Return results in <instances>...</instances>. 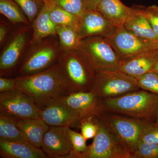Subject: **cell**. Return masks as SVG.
I'll list each match as a JSON object with an SVG mask.
<instances>
[{
  "label": "cell",
  "mask_w": 158,
  "mask_h": 158,
  "mask_svg": "<svg viewBox=\"0 0 158 158\" xmlns=\"http://www.w3.org/2000/svg\"><path fill=\"white\" fill-rule=\"evenodd\" d=\"M14 80L15 88L33 99L40 109L69 94L57 63L40 72Z\"/></svg>",
  "instance_id": "cell-1"
},
{
  "label": "cell",
  "mask_w": 158,
  "mask_h": 158,
  "mask_svg": "<svg viewBox=\"0 0 158 158\" xmlns=\"http://www.w3.org/2000/svg\"><path fill=\"white\" fill-rule=\"evenodd\" d=\"M103 111L154 123L158 114V96L141 89L117 97L100 100Z\"/></svg>",
  "instance_id": "cell-2"
},
{
  "label": "cell",
  "mask_w": 158,
  "mask_h": 158,
  "mask_svg": "<svg viewBox=\"0 0 158 158\" xmlns=\"http://www.w3.org/2000/svg\"><path fill=\"white\" fill-rule=\"evenodd\" d=\"M57 63L69 94L91 91L96 73L78 51L61 49Z\"/></svg>",
  "instance_id": "cell-3"
},
{
  "label": "cell",
  "mask_w": 158,
  "mask_h": 158,
  "mask_svg": "<svg viewBox=\"0 0 158 158\" xmlns=\"http://www.w3.org/2000/svg\"><path fill=\"white\" fill-rule=\"evenodd\" d=\"M132 152L142 135L155 123L103 111L96 117Z\"/></svg>",
  "instance_id": "cell-4"
},
{
  "label": "cell",
  "mask_w": 158,
  "mask_h": 158,
  "mask_svg": "<svg viewBox=\"0 0 158 158\" xmlns=\"http://www.w3.org/2000/svg\"><path fill=\"white\" fill-rule=\"evenodd\" d=\"M77 51L96 73L119 70L121 61L106 37L83 38Z\"/></svg>",
  "instance_id": "cell-5"
},
{
  "label": "cell",
  "mask_w": 158,
  "mask_h": 158,
  "mask_svg": "<svg viewBox=\"0 0 158 158\" xmlns=\"http://www.w3.org/2000/svg\"><path fill=\"white\" fill-rule=\"evenodd\" d=\"M98 130L92 144L83 153L70 154L69 158H133L132 152L97 118Z\"/></svg>",
  "instance_id": "cell-6"
},
{
  "label": "cell",
  "mask_w": 158,
  "mask_h": 158,
  "mask_svg": "<svg viewBox=\"0 0 158 158\" xmlns=\"http://www.w3.org/2000/svg\"><path fill=\"white\" fill-rule=\"evenodd\" d=\"M50 37L31 45V48L22 61L19 76L38 73L56 64L61 51L60 44L55 38Z\"/></svg>",
  "instance_id": "cell-7"
},
{
  "label": "cell",
  "mask_w": 158,
  "mask_h": 158,
  "mask_svg": "<svg viewBox=\"0 0 158 158\" xmlns=\"http://www.w3.org/2000/svg\"><path fill=\"white\" fill-rule=\"evenodd\" d=\"M140 89L137 79L118 70L96 73L90 91L99 99L103 100Z\"/></svg>",
  "instance_id": "cell-8"
},
{
  "label": "cell",
  "mask_w": 158,
  "mask_h": 158,
  "mask_svg": "<svg viewBox=\"0 0 158 158\" xmlns=\"http://www.w3.org/2000/svg\"><path fill=\"white\" fill-rule=\"evenodd\" d=\"M40 109L33 99L15 88L0 93V114L21 118H40Z\"/></svg>",
  "instance_id": "cell-9"
},
{
  "label": "cell",
  "mask_w": 158,
  "mask_h": 158,
  "mask_svg": "<svg viewBox=\"0 0 158 158\" xmlns=\"http://www.w3.org/2000/svg\"><path fill=\"white\" fill-rule=\"evenodd\" d=\"M120 61L131 59L147 51L157 48L158 44L138 37L122 27L106 37Z\"/></svg>",
  "instance_id": "cell-10"
},
{
  "label": "cell",
  "mask_w": 158,
  "mask_h": 158,
  "mask_svg": "<svg viewBox=\"0 0 158 158\" xmlns=\"http://www.w3.org/2000/svg\"><path fill=\"white\" fill-rule=\"evenodd\" d=\"M29 26L26 25L15 31L3 49L0 56L1 77L11 73L19 63L30 38Z\"/></svg>",
  "instance_id": "cell-11"
},
{
  "label": "cell",
  "mask_w": 158,
  "mask_h": 158,
  "mask_svg": "<svg viewBox=\"0 0 158 158\" xmlns=\"http://www.w3.org/2000/svg\"><path fill=\"white\" fill-rule=\"evenodd\" d=\"M56 102L64 105L77 113L81 122L92 120L103 112L100 99L91 91L70 93Z\"/></svg>",
  "instance_id": "cell-12"
},
{
  "label": "cell",
  "mask_w": 158,
  "mask_h": 158,
  "mask_svg": "<svg viewBox=\"0 0 158 158\" xmlns=\"http://www.w3.org/2000/svg\"><path fill=\"white\" fill-rule=\"evenodd\" d=\"M69 127L50 126L44 136L41 149L48 158H69L73 150Z\"/></svg>",
  "instance_id": "cell-13"
},
{
  "label": "cell",
  "mask_w": 158,
  "mask_h": 158,
  "mask_svg": "<svg viewBox=\"0 0 158 158\" xmlns=\"http://www.w3.org/2000/svg\"><path fill=\"white\" fill-rule=\"evenodd\" d=\"M118 28L97 10L86 9L80 17L78 34L81 39L93 36L109 37Z\"/></svg>",
  "instance_id": "cell-14"
},
{
  "label": "cell",
  "mask_w": 158,
  "mask_h": 158,
  "mask_svg": "<svg viewBox=\"0 0 158 158\" xmlns=\"http://www.w3.org/2000/svg\"><path fill=\"white\" fill-rule=\"evenodd\" d=\"M40 117L49 126L80 127L81 123L77 113L57 102L40 109Z\"/></svg>",
  "instance_id": "cell-15"
},
{
  "label": "cell",
  "mask_w": 158,
  "mask_h": 158,
  "mask_svg": "<svg viewBox=\"0 0 158 158\" xmlns=\"http://www.w3.org/2000/svg\"><path fill=\"white\" fill-rule=\"evenodd\" d=\"M157 49L147 51L131 59L121 61L119 70L136 79L147 73L152 72L158 60Z\"/></svg>",
  "instance_id": "cell-16"
},
{
  "label": "cell",
  "mask_w": 158,
  "mask_h": 158,
  "mask_svg": "<svg viewBox=\"0 0 158 158\" xmlns=\"http://www.w3.org/2000/svg\"><path fill=\"white\" fill-rule=\"evenodd\" d=\"M0 157L47 158L41 148L27 141L0 139Z\"/></svg>",
  "instance_id": "cell-17"
},
{
  "label": "cell",
  "mask_w": 158,
  "mask_h": 158,
  "mask_svg": "<svg viewBox=\"0 0 158 158\" xmlns=\"http://www.w3.org/2000/svg\"><path fill=\"white\" fill-rule=\"evenodd\" d=\"M133 11L125 23V28L138 37L158 44V35L137 6L132 7Z\"/></svg>",
  "instance_id": "cell-18"
},
{
  "label": "cell",
  "mask_w": 158,
  "mask_h": 158,
  "mask_svg": "<svg viewBox=\"0 0 158 158\" xmlns=\"http://www.w3.org/2000/svg\"><path fill=\"white\" fill-rule=\"evenodd\" d=\"M97 10L117 27L124 26L133 8L126 6L120 0H102Z\"/></svg>",
  "instance_id": "cell-19"
},
{
  "label": "cell",
  "mask_w": 158,
  "mask_h": 158,
  "mask_svg": "<svg viewBox=\"0 0 158 158\" xmlns=\"http://www.w3.org/2000/svg\"><path fill=\"white\" fill-rule=\"evenodd\" d=\"M15 121L26 140L35 147L41 148L44 136L49 126L40 118H15Z\"/></svg>",
  "instance_id": "cell-20"
},
{
  "label": "cell",
  "mask_w": 158,
  "mask_h": 158,
  "mask_svg": "<svg viewBox=\"0 0 158 158\" xmlns=\"http://www.w3.org/2000/svg\"><path fill=\"white\" fill-rule=\"evenodd\" d=\"M33 35L30 41L34 44L50 36L56 35L57 25L50 17L49 10L46 0L41 10L32 23Z\"/></svg>",
  "instance_id": "cell-21"
},
{
  "label": "cell",
  "mask_w": 158,
  "mask_h": 158,
  "mask_svg": "<svg viewBox=\"0 0 158 158\" xmlns=\"http://www.w3.org/2000/svg\"><path fill=\"white\" fill-rule=\"evenodd\" d=\"M49 10L50 17L57 26H65L76 29L78 32L80 18L54 5L49 0H46Z\"/></svg>",
  "instance_id": "cell-22"
},
{
  "label": "cell",
  "mask_w": 158,
  "mask_h": 158,
  "mask_svg": "<svg viewBox=\"0 0 158 158\" xmlns=\"http://www.w3.org/2000/svg\"><path fill=\"white\" fill-rule=\"evenodd\" d=\"M56 35L59 37L61 49L77 50L81 39L76 29L68 26H57Z\"/></svg>",
  "instance_id": "cell-23"
},
{
  "label": "cell",
  "mask_w": 158,
  "mask_h": 158,
  "mask_svg": "<svg viewBox=\"0 0 158 158\" xmlns=\"http://www.w3.org/2000/svg\"><path fill=\"white\" fill-rule=\"evenodd\" d=\"M0 12L14 24L23 23L31 26L22 9L13 0H0Z\"/></svg>",
  "instance_id": "cell-24"
},
{
  "label": "cell",
  "mask_w": 158,
  "mask_h": 158,
  "mask_svg": "<svg viewBox=\"0 0 158 158\" xmlns=\"http://www.w3.org/2000/svg\"><path fill=\"white\" fill-rule=\"evenodd\" d=\"M0 139L28 142L21 131L15 118L0 114Z\"/></svg>",
  "instance_id": "cell-25"
},
{
  "label": "cell",
  "mask_w": 158,
  "mask_h": 158,
  "mask_svg": "<svg viewBox=\"0 0 158 158\" xmlns=\"http://www.w3.org/2000/svg\"><path fill=\"white\" fill-rule=\"evenodd\" d=\"M22 9L31 24L37 17L44 0H13Z\"/></svg>",
  "instance_id": "cell-26"
},
{
  "label": "cell",
  "mask_w": 158,
  "mask_h": 158,
  "mask_svg": "<svg viewBox=\"0 0 158 158\" xmlns=\"http://www.w3.org/2000/svg\"><path fill=\"white\" fill-rule=\"evenodd\" d=\"M51 2L74 15L77 17H81L86 10L85 0H49Z\"/></svg>",
  "instance_id": "cell-27"
},
{
  "label": "cell",
  "mask_w": 158,
  "mask_h": 158,
  "mask_svg": "<svg viewBox=\"0 0 158 158\" xmlns=\"http://www.w3.org/2000/svg\"><path fill=\"white\" fill-rule=\"evenodd\" d=\"M138 86L141 90H147L158 96V75L150 72L137 78Z\"/></svg>",
  "instance_id": "cell-28"
},
{
  "label": "cell",
  "mask_w": 158,
  "mask_h": 158,
  "mask_svg": "<svg viewBox=\"0 0 158 158\" xmlns=\"http://www.w3.org/2000/svg\"><path fill=\"white\" fill-rule=\"evenodd\" d=\"M133 158H158V144L140 142L133 152Z\"/></svg>",
  "instance_id": "cell-29"
},
{
  "label": "cell",
  "mask_w": 158,
  "mask_h": 158,
  "mask_svg": "<svg viewBox=\"0 0 158 158\" xmlns=\"http://www.w3.org/2000/svg\"><path fill=\"white\" fill-rule=\"evenodd\" d=\"M69 134L73 145V150L70 154H81L88 150V146L86 144V140L81 134L69 129Z\"/></svg>",
  "instance_id": "cell-30"
},
{
  "label": "cell",
  "mask_w": 158,
  "mask_h": 158,
  "mask_svg": "<svg viewBox=\"0 0 158 158\" xmlns=\"http://www.w3.org/2000/svg\"><path fill=\"white\" fill-rule=\"evenodd\" d=\"M137 7L149 22L156 34L158 35V6L153 5L148 7Z\"/></svg>",
  "instance_id": "cell-31"
},
{
  "label": "cell",
  "mask_w": 158,
  "mask_h": 158,
  "mask_svg": "<svg viewBox=\"0 0 158 158\" xmlns=\"http://www.w3.org/2000/svg\"><path fill=\"white\" fill-rule=\"evenodd\" d=\"M82 135L86 140L94 138L97 133L98 126L94 120H85L81 122L80 126Z\"/></svg>",
  "instance_id": "cell-32"
},
{
  "label": "cell",
  "mask_w": 158,
  "mask_h": 158,
  "mask_svg": "<svg viewBox=\"0 0 158 158\" xmlns=\"http://www.w3.org/2000/svg\"><path fill=\"white\" fill-rule=\"evenodd\" d=\"M140 142L158 144V127L154 124L149 128L142 135Z\"/></svg>",
  "instance_id": "cell-33"
},
{
  "label": "cell",
  "mask_w": 158,
  "mask_h": 158,
  "mask_svg": "<svg viewBox=\"0 0 158 158\" xmlns=\"http://www.w3.org/2000/svg\"><path fill=\"white\" fill-rule=\"evenodd\" d=\"M14 79L7 78L3 77H0V93L7 92L15 89Z\"/></svg>",
  "instance_id": "cell-34"
},
{
  "label": "cell",
  "mask_w": 158,
  "mask_h": 158,
  "mask_svg": "<svg viewBox=\"0 0 158 158\" xmlns=\"http://www.w3.org/2000/svg\"><path fill=\"white\" fill-rule=\"evenodd\" d=\"M10 29V24L6 21L1 19L0 23V44L1 46L6 42Z\"/></svg>",
  "instance_id": "cell-35"
},
{
  "label": "cell",
  "mask_w": 158,
  "mask_h": 158,
  "mask_svg": "<svg viewBox=\"0 0 158 158\" xmlns=\"http://www.w3.org/2000/svg\"><path fill=\"white\" fill-rule=\"evenodd\" d=\"M102 0H85V8L87 10H97Z\"/></svg>",
  "instance_id": "cell-36"
},
{
  "label": "cell",
  "mask_w": 158,
  "mask_h": 158,
  "mask_svg": "<svg viewBox=\"0 0 158 158\" xmlns=\"http://www.w3.org/2000/svg\"><path fill=\"white\" fill-rule=\"evenodd\" d=\"M152 72H154L156 73L158 75V61H157L156 62Z\"/></svg>",
  "instance_id": "cell-37"
},
{
  "label": "cell",
  "mask_w": 158,
  "mask_h": 158,
  "mask_svg": "<svg viewBox=\"0 0 158 158\" xmlns=\"http://www.w3.org/2000/svg\"><path fill=\"white\" fill-rule=\"evenodd\" d=\"M155 125L156 126L158 127V114L157 117L156 122V123H155Z\"/></svg>",
  "instance_id": "cell-38"
},
{
  "label": "cell",
  "mask_w": 158,
  "mask_h": 158,
  "mask_svg": "<svg viewBox=\"0 0 158 158\" xmlns=\"http://www.w3.org/2000/svg\"><path fill=\"white\" fill-rule=\"evenodd\" d=\"M157 52H158V47L157 48Z\"/></svg>",
  "instance_id": "cell-39"
}]
</instances>
